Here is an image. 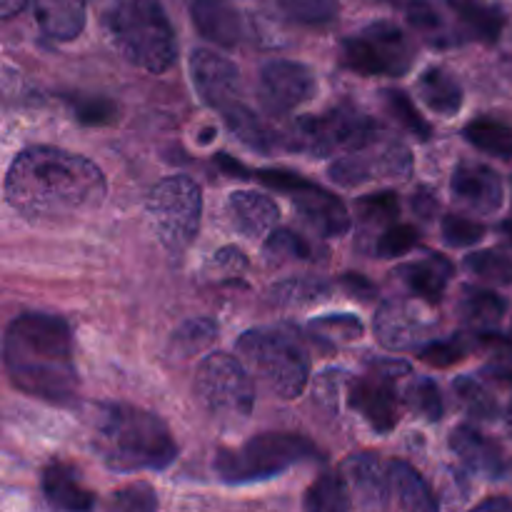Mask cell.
<instances>
[{"label": "cell", "mask_w": 512, "mask_h": 512, "mask_svg": "<svg viewBox=\"0 0 512 512\" xmlns=\"http://www.w3.org/2000/svg\"><path fill=\"white\" fill-rule=\"evenodd\" d=\"M465 268L475 275V278L485 280L493 285H510L512 283V260L500 250H480V253H470L465 258Z\"/></svg>", "instance_id": "obj_33"}, {"label": "cell", "mask_w": 512, "mask_h": 512, "mask_svg": "<svg viewBox=\"0 0 512 512\" xmlns=\"http://www.w3.org/2000/svg\"><path fill=\"white\" fill-rule=\"evenodd\" d=\"M190 18L198 33L220 48H235L245 40V15L233 0H193Z\"/></svg>", "instance_id": "obj_19"}, {"label": "cell", "mask_w": 512, "mask_h": 512, "mask_svg": "<svg viewBox=\"0 0 512 512\" xmlns=\"http://www.w3.org/2000/svg\"><path fill=\"white\" fill-rule=\"evenodd\" d=\"M408 18L415 28L420 30L423 35H430L435 38V43H440V30H443V20H440L438 10L428 3V0H413L408 5Z\"/></svg>", "instance_id": "obj_46"}, {"label": "cell", "mask_w": 512, "mask_h": 512, "mask_svg": "<svg viewBox=\"0 0 512 512\" xmlns=\"http://www.w3.org/2000/svg\"><path fill=\"white\" fill-rule=\"evenodd\" d=\"M505 310H508V300L485 288H465L458 303L460 318L475 333H490L498 328L505 318Z\"/></svg>", "instance_id": "obj_26"}, {"label": "cell", "mask_w": 512, "mask_h": 512, "mask_svg": "<svg viewBox=\"0 0 512 512\" xmlns=\"http://www.w3.org/2000/svg\"><path fill=\"white\" fill-rule=\"evenodd\" d=\"M413 173V155L400 140L380 133L370 143L348 150L330 165L328 175L343 188L373 183V180H405Z\"/></svg>", "instance_id": "obj_11"}, {"label": "cell", "mask_w": 512, "mask_h": 512, "mask_svg": "<svg viewBox=\"0 0 512 512\" xmlns=\"http://www.w3.org/2000/svg\"><path fill=\"white\" fill-rule=\"evenodd\" d=\"M260 90L268 108L288 113L313 100L318 83L308 65L295 60H270L260 68Z\"/></svg>", "instance_id": "obj_12"}, {"label": "cell", "mask_w": 512, "mask_h": 512, "mask_svg": "<svg viewBox=\"0 0 512 512\" xmlns=\"http://www.w3.org/2000/svg\"><path fill=\"white\" fill-rule=\"evenodd\" d=\"M5 370L23 393L70 405L78 393L73 335L58 315L23 313L8 325L3 340Z\"/></svg>", "instance_id": "obj_2"}, {"label": "cell", "mask_w": 512, "mask_h": 512, "mask_svg": "<svg viewBox=\"0 0 512 512\" xmlns=\"http://www.w3.org/2000/svg\"><path fill=\"white\" fill-rule=\"evenodd\" d=\"M420 233L415 225H390L378 240V255L380 258H400L405 255L408 250H413L418 245Z\"/></svg>", "instance_id": "obj_40"}, {"label": "cell", "mask_w": 512, "mask_h": 512, "mask_svg": "<svg viewBox=\"0 0 512 512\" xmlns=\"http://www.w3.org/2000/svg\"><path fill=\"white\" fill-rule=\"evenodd\" d=\"M433 320L410 300H388L375 313V335L388 350L415 348L433 330Z\"/></svg>", "instance_id": "obj_14"}, {"label": "cell", "mask_w": 512, "mask_h": 512, "mask_svg": "<svg viewBox=\"0 0 512 512\" xmlns=\"http://www.w3.org/2000/svg\"><path fill=\"white\" fill-rule=\"evenodd\" d=\"M113 505L120 510H155L158 500L148 485H130V488L115 490Z\"/></svg>", "instance_id": "obj_47"}, {"label": "cell", "mask_w": 512, "mask_h": 512, "mask_svg": "<svg viewBox=\"0 0 512 512\" xmlns=\"http://www.w3.org/2000/svg\"><path fill=\"white\" fill-rule=\"evenodd\" d=\"M228 215L240 235L248 240H263L275 230L280 210L268 195L255 190H235L228 198Z\"/></svg>", "instance_id": "obj_20"}, {"label": "cell", "mask_w": 512, "mask_h": 512, "mask_svg": "<svg viewBox=\"0 0 512 512\" xmlns=\"http://www.w3.org/2000/svg\"><path fill=\"white\" fill-rule=\"evenodd\" d=\"M105 193L108 183L93 160L48 145L20 150L5 175L10 208L33 220L93 213Z\"/></svg>", "instance_id": "obj_1"}, {"label": "cell", "mask_w": 512, "mask_h": 512, "mask_svg": "<svg viewBox=\"0 0 512 512\" xmlns=\"http://www.w3.org/2000/svg\"><path fill=\"white\" fill-rule=\"evenodd\" d=\"M360 218L368 223H390L398 215V195L395 193H373L358 200Z\"/></svg>", "instance_id": "obj_44"}, {"label": "cell", "mask_w": 512, "mask_h": 512, "mask_svg": "<svg viewBox=\"0 0 512 512\" xmlns=\"http://www.w3.org/2000/svg\"><path fill=\"white\" fill-rule=\"evenodd\" d=\"M465 138L483 153L495 158H512V128L493 118H478L465 125Z\"/></svg>", "instance_id": "obj_31"}, {"label": "cell", "mask_w": 512, "mask_h": 512, "mask_svg": "<svg viewBox=\"0 0 512 512\" xmlns=\"http://www.w3.org/2000/svg\"><path fill=\"white\" fill-rule=\"evenodd\" d=\"M265 255L270 260H313L315 250L303 235L293 230H273L265 240Z\"/></svg>", "instance_id": "obj_37"}, {"label": "cell", "mask_w": 512, "mask_h": 512, "mask_svg": "<svg viewBox=\"0 0 512 512\" xmlns=\"http://www.w3.org/2000/svg\"><path fill=\"white\" fill-rule=\"evenodd\" d=\"M238 353L255 380L283 400H295L310 380V358L290 335L278 330H248Z\"/></svg>", "instance_id": "obj_5"}, {"label": "cell", "mask_w": 512, "mask_h": 512, "mask_svg": "<svg viewBox=\"0 0 512 512\" xmlns=\"http://www.w3.org/2000/svg\"><path fill=\"white\" fill-rule=\"evenodd\" d=\"M145 215L160 243L183 253L195 240L203 218V195L188 175H170L153 185L145 198Z\"/></svg>", "instance_id": "obj_7"}, {"label": "cell", "mask_w": 512, "mask_h": 512, "mask_svg": "<svg viewBox=\"0 0 512 512\" xmlns=\"http://www.w3.org/2000/svg\"><path fill=\"white\" fill-rule=\"evenodd\" d=\"M478 510H512V503L505 498H493V500H485V503H480Z\"/></svg>", "instance_id": "obj_53"}, {"label": "cell", "mask_w": 512, "mask_h": 512, "mask_svg": "<svg viewBox=\"0 0 512 512\" xmlns=\"http://www.w3.org/2000/svg\"><path fill=\"white\" fill-rule=\"evenodd\" d=\"M348 403L355 413L363 415V420L375 433H390L395 428V423H398L395 375L373 368V373L350 385Z\"/></svg>", "instance_id": "obj_13"}, {"label": "cell", "mask_w": 512, "mask_h": 512, "mask_svg": "<svg viewBox=\"0 0 512 512\" xmlns=\"http://www.w3.org/2000/svg\"><path fill=\"white\" fill-rule=\"evenodd\" d=\"M43 495L58 510H90L95 505L93 493L80 483L78 473L65 463H53L43 470Z\"/></svg>", "instance_id": "obj_22"}, {"label": "cell", "mask_w": 512, "mask_h": 512, "mask_svg": "<svg viewBox=\"0 0 512 512\" xmlns=\"http://www.w3.org/2000/svg\"><path fill=\"white\" fill-rule=\"evenodd\" d=\"M25 5H28V0H0V15H3V18H13V15H18Z\"/></svg>", "instance_id": "obj_52"}, {"label": "cell", "mask_w": 512, "mask_h": 512, "mask_svg": "<svg viewBox=\"0 0 512 512\" xmlns=\"http://www.w3.org/2000/svg\"><path fill=\"white\" fill-rule=\"evenodd\" d=\"M503 233L508 235L510 243H512V220H505V223H503Z\"/></svg>", "instance_id": "obj_54"}, {"label": "cell", "mask_w": 512, "mask_h": 512, "mask_svg": "<svg viewBox=\"0 0 512 512\" xmlns=\"http://www.w3.org/2000/svg\"><path fill=\"white\" fill-rule=\"evenodd\" d=\"M215 165H218V168H220V173H225V175H233V178H250L248 168H245V165L240 163V160L230 158L228 153H220V155H215Z\"/></svg>", "instance_id": "obj_50"}, {"label": "cell", "mask_w": 512, "mask_h": 512, "mask_svg": "<svg viewBox=\"0 0 512 512\" xmlns=\"http://www.w3.org/2000/svg\"><path fill=\"white\" fill-rule=\"evenodd\" d=\"M260 183L268 185V188L273 190H280V193H298L300 188H305V185L310 183V180H305L303 175L293 173V170H280V168H265L258 173Z\"/></svg>", "instance_id": "obj_48"}, {"label": "cell", "mask_w": 512, "mask_h": 512, "mask_svg": "<svg viewBox=\"0 0 512 512\" xmlns=\"http://www.w3.org/2000/svg\"><path fill=\"white\" fill-rule=\"evenodd\" d=\"M468 355L463 338H450V340H435V343L423 345L418 350V358L425 360L433 368H450V365L460 363Z\"/></svg>", "instance_id": "obj_41"}, {"label": "cell", "mask_w": 512, "mask_h": 512, "mask_svg": "<svg viewBox=\"0 0 512 512\" xmlns=\"http://www.w3.org/2000/svg\"><path fill=\"white\" fill-rule=\"evenodd\" d=\"M390 470V495L395 498V505L403 510L413 512H430L438 510V500L433 498L425 480L420 478L418 470L413 465L403 463V460H393L388 465Z\"/></svg>", "instance_id": "obj_27"}, {"label": "cell", "mask_w": 512, "mask_h": 512, "mask_svg": "<svg viewBox=\"0 0 512 512\" xmlns=\"http://www.w3.org/2000/svg\"><path fill=\"white\" fill-rule=\"evenodd\" d=\"M190 78H193L200 100L213 105V108H225L228 103H233L240 88V75L235 63L205 48L190 55Z\"/></svg>", "instance_id": "obj_16"}, {"label": "cell", "mask_w": 512, "mask_h": 512, "mask_svg": "<svg viewBox=\"0 0 512 512\" xmlns=\"http://www.w3.org/2000/svg\"><path fill=\"white\" fill-rule=\"evenodd\" d=\"M210 265H213L215 273H243L248 260H245V255L240 250L223 248L213 255V263Z\"/></svg>", "instance_id": "obj_49"}, {"label": "cell", "mask_w": 512, "mask_h": 512, "mask_svg": "<svg viewBox=\"0 0 512 512\" xmlns=\"http://www.w3.org/2000/svg\"><path fill=\"white\" fill-rule=\"evenodd\" d=\"M220 113H223L225 125L230 128V133L238 140H243L245 145L260 150V153H270V150L275 148L273 133L265 128L263 120H260L250 108L240 105L238 100H233V103H228L225 108H220Z\"/></svg>", "instance_id": "obj_29"}, {"label": "cell", "mask_w": 512, "mask_h": 512, "mask_svg": "<svg viewBox=\"0 0 512 512\" xmlns=\"http://www.w3.org/2000/svg\"><path fill=\"white\" fill-rule=\"evenodd\" d=\"M485 235V228L480 223H473L460 215H445L443 218V238L450 248H470L480 243Z\"/></svg>", "instance_id": "obj_42"}, {"label": "cell", "mask_w": 512, "mask_h": 512, "mask_svg": "<svg viewBox=\"0 0 512 512\" xmlns=\"http://www.w3.org/2000/svg\"><path fill=\"white\" fill-rule=\"evenodd\" d=\"M450 275H453V265L445 258H438V255H430V258L418 260V263L398 268V278L403 280L405 288L428 305H438L443 300Z\"/></svg>", "instance_id": "obj_23"}, {"label": "cell", "mask_w": 512, "mask_h": 512, "mask_svg": "<svg viewBox=\"0 0 512 512\" xmlns=\"http://www.w3.org/2000/svg\"><path fill=\"white\" fill-rule=\"evenodd\" d=\"M450 448L453 453L468 465L473 473L485 475V478H500L505 473L503 455H500L498 445L490 438H485L483 433H478L475 428H455L450 435Z\"/></svg>", "instance_id": "obj_21"}, {"label": "cell", "mask_w": 512, "mask_h": 512, "mask_svg": "<svg viewBox=\"0 0 512 512\" xmlns=\"http://www.w3.org/2000/svg\"><path fill=\"white\" fill-rule=\"evenodd\" d=\"M383 105H385V110H388L390 118H393L395 123L405 130V133H410L413 138H418V140L430 138L433 128H430L428 120L418 113V108L413 105V100H410L403 90H393V88L383 90Z\"/></svg>", "instance_id": "obj_32"}, {"label": "cell", "mask_w": 512, "mask_h": 512, "mask_svg": "<svg viewBox=\"0 0 512 512\" xmlns=\"http://www.w3.org/2000/svg\"><path fill=\"white\" fill-rule=\"evenodd\" d=\"M290 198L300 218L323 238H340L350 230V213L338 195L308 183Z\"/></svg>", "instance_id": "obj_18"}, {"label": "cell", "mask_w": 512, "mask_h": 512, "mask_svg": "<svg viewBox=\"0 0 512 512\" xmlns=\"http://www.w3.org/2000/svg\"><path fill=\"white\" fill-rule=\"evenodd\" d=\"M448 5L468 38L490 45L503 33L505 15L495 5L483 3V0H448Z\"/></svg>", "instance_id": "obj_25"}, {"label": "cell", "mask_w": 512, "mask_h": 512, "mask_svg": "<svg viewBox=\"0 0 512 512\" xmlns=\"http://www.w3.org/2000/svg\"><path fill=\"white\" fill-rule=\"evenodd\" d=\"M35 20L53 40H73L85 28V0H35Z\"/></svg>", "instance_id": "obj_24"}, {"label": "cell", "mask_w": 512, "mask_h": 512, "mask_svg": "<svg viewBox=\"0 0 512 512\" xmlns=\"http://www.w3.org/2000/svg\"><path fill=\"white\" fill-rule=\"evenodd\" d=\"M290 20L303 25H323L338 15V0H278Z\"/></svg>", "instance_id": "obj_36"}, {"label": "cell", "mask_w": 512, "mask_h": 512, "mask_svg": "<svg viewBox=\"0 0 512 512\" xmlns=\"http://www.w3.org/2000/svg\"><path fill=\"white\" fill-rule=\"evenodd\" d=\"M413 208L415 213L423 215V218H430L435 213V195L430 190H418L413 195Z\"/></svg>", "instance_id": "obj_51"}, {"label": "cell", "mask_w": 512, "mask_h": 512, "mask_svg": "<svg viewBox=\"0 0 512 512\" xmlns=\"http://www.w3.org/2000/svg\"><path fill=\"white\" fill-rule=\"evenodd\" d=\"M408 405L430 423H438L443 418V395H440L438 383L430 378L413 380L408 388Z\"/></svg>", "instance_id": "obj_38"}, {"label": "cell", "mask_w": 512, "mask_h": 512, "mask_svg": "<svg viewBox=\"0 0 512 512\" xmlns=\"http://www.w3.org/2000/svg\"><path fill=\"white\" fill-rule=\"evenodd\" d=\"M450 193L460 208L470 213L493 215L503 205V180L488 165L463 163L450 178Z\"/></svg>", "instance_id": "obj_15"}, {"label": "cell", "mask_w": 512, "mask_h": 512, "mask_svg": "<svg viewBox=\"0 0 512 512\" xmlns=\"http://www.w3.org/2000/svg\"><path fill=\"white\" fill-rule=\"evenodd\" d=\"M330 285L323 280H288L273 288V298L283 305H308L320 298H328Z\"/></svg>", "instance_id": "obj_39"}, {"label": "cell", "mask_w": 512, "mask_h": 512, "mask_svg": "<svg viewBox=\"0 0 512 512\" xmlns=\"http://www.w3.org/2000/svg\"><path fill=\"white\" fill-rule=\"evenodd\" d=\"M110 43L123 58L148 73L173 68L178 43L160 0H115L105 13Z\"/></svg>", "instance_id": "obj_4"}, {"label": "cell", "mask_w": 512, "mask_h": 512, "mask_svg": "<svg viewBox=\"0 0 512 512\" xmlns=\"http://www.w3.org/2000/svg\"><path fill=\"white\" fill-rule=\"evenodd\" d=\"M355 508L383 510L390 505V470L373 453H355L340 468Z\"/></svg>", "instance_id": "obj_17"}, {"label": "cell", "mask_w": 512, "mask_h": 512, "mask_svg": "<svg viewBox=\"0 0 512 512\" xmlns=\"http://www.w3.org/2000/svg\"><path fill=\"white\" fill-rule=\"evenodd\" d=\"M340 63L360 75H405L415 63L408 35L393 23H373L340 45Z\"/></svg>", "instance_id": "obj_10"}, {"label": "cell", "mask_w": 512, "mask_h": 512, "mask_svg": "<svg viewBox=\"0 0 512 512\" xmlns=\"http://www.w3.org/2000/svg\"><path fill=\"white\" fill-rule=\"evenodd\" d=\"M310 328L318 330L320 338H335V340H355L363 335V323L353 315H330V318H320L310 323Z\"/></svg>", "instance_id": "obj_45"}, {"label": "cell", "mask_w": 512, "mask_h": 512, "mask_svg": "<svg viewBox=\"0 0 512 512\" xmlns=\"http://www.w3.org/2000/svg\"><path fill=\"white\" fill-rule=\"evenodd\" d=\"M380 128L370 115L353 105H338L320 118H300L290 130L288 148L310 155H330L355 150L378 138Z\"/></svg>", "instance_id": "obj_9"}, {"label": "cell", "mask_w": 512, "mask_h": 512, "mask_svg": "<svg viewBox=\"0 0 512 512\" xmlns=\"http://www.w3.org/2000/svg\"><path fill=\"white\" fill-rule=\"evenodd\" d=\"M195 393L203 408L223 425H240L255 405V380L243 360L228 353H213L195 373Z\"/></svg>", "instance_id": "obj_8"}, {"label": "cell", "mask_w": 512, "mask_h": 512, "mask_svg": "<svg viewBox=\"0 0 512 512\" xmlns=\"http://www.w3.org/2000/svg\"><path fill=\"white\" fill-rule=\"evenodd\" d=\"M308 460H318V448L308 438L295 433H263L238 450H220L215 470L223 483L245 485L283 475Z\"/></svg>", "instance_id": "obj_6"}, {"label": "cell", "mask_w": 512, "mask_h": 512, "mask_svg": "<svg viewBox=\"0 0 512 512\" xmlns=\"http://www.w3.org/2000/svg\"><path fill=\"white\" fill-rule=\"evenodd\" d=\"M75 118L80 120L83 125H108L118 118V108L110 98H78L73 103Z\"/></svg>", "instance_id": "obj_43"}, {"label": "cell", "mask_w": 512, "mask_h": 512, "mask_svg": "<svg viewBox=\"0 0 512 512\" xmlns=\"http://www.w3.org/2000/svg\"><path fill=\"white\" fill-rule=\"evenodd\" d=\"M215 335H218V328H215L213 320L208 318H195L188 320V323L180 325L173 335V350L183 358H190V355L203 353L208 345H213Z\"/></svg>", "instance_id": "obj_34"}, {"label": "cell", "mask_w": 512, "mask_h": 512, "mask_svg": "<svg viewBox=\"0 0 512 512\" xmlns=\"http://www.w3.org/2000/svg\"><path fill=\"white\" fill-rule=\"evenodd\" d=\"M453 388L455 393H458L460 403L465 405V410H468L473 418H480V420L498 418V403H495V398L490 395V390H485L483 385H480V380L463 375V378L455 380Z\"/></svg>", "instance_id": "obj_35"}, {"label": "cell", "mask_w": 512, "mask_h": 512, "mask_svg": "<svg viewBox=\"0 0 512 512\" xmlns=\"http://www.w3.org/2000/svg\"><path fill=\"white\" fill-rule=\"evenodd\" d=\"M420 100L428 105L433 113L453 118L463 105V88L458 80L445 68H428L418 80Z\"/></svg>", "instance_id": "obj_28"}, {"label": "cell", "mask_w": 512, "mask_h": 512, "mask_svg": "<svg viewBox=\"0 0 512 512\" xmlns=\"http://www.w3.org/2000/svg\"><path fill=\"white\" fill-rule=\"evenodd\" d=\"M305 510L313 512H345L355 508L353 495H350L348 483L343 473H325L310 485L305 493Z\"/></svg>", "instance_id": "obj_30"}, {"label": "cell", "mask_w": 512, "mask_h": 512, "mask_svg": "<svg viewBox=\"0 0 512 512\" xmlns=\"http://www.w3.org/2000/svg\"><path fill=\"white\" fill-rule=\"evenodd\" d=\"M95 455L115 473L165 470L178 458V445L158 415L133 405H103L93 433Z\"/></svg>", "instance_id": "obj_3"}, {"label": "cell", "mask_w": 512, "mask_h": 512, "mask_svg": "<svg viewBox=\"0 0 512 512\" xmlns=\"http://www.w3.org/2000/svg\"><path fill=\"white\" fill-rule=\"evenodd\" d=\"M508 420H510V425H512V405H510V410H508Z\"/></svg>", "instance_id": "obj_55"}]
</instances>
